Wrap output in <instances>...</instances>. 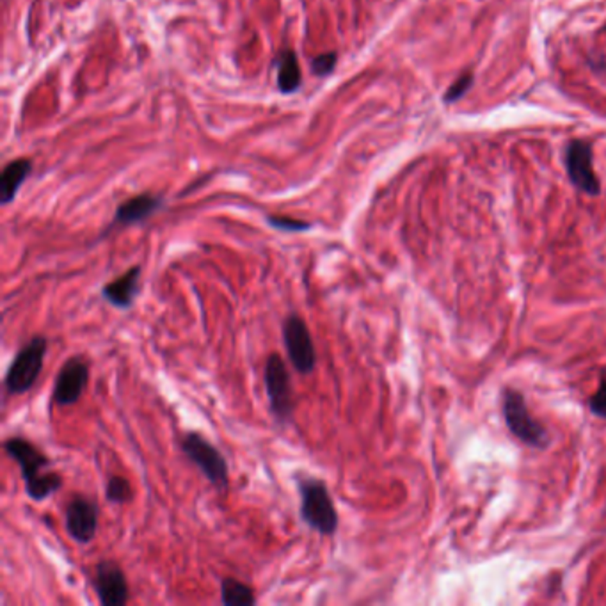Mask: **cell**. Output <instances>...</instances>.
Here are the masks:
<instances>
[{
  "label": "cell",
  "instance_id": "cell-2",
  "mask_svg": "<svg viewBox=\"0 0 606 606\" xmlns=\"http://www.w3.org/2000/svg\"><path fill=\"white\" fill-rule=\"evenodd\" d=\"M47 353L49 340L43 335L33 337L17 353L4 377V388L8 395H24L35 388L42 376Z\"/></svg>",
  "mask_w": 606,
  "mask_h": 606
},
{
  "label": "cell",
  "instance_id": "cell-6",
  "mask_svg": "<svg viewBox=\"0 0 606 606\" xmlns=\"http://www.w3.org/2000/svg\"><path fill=\"white\" fill-rule=\"evenodd\" d=\"M263 381L268 397L270 415L277 423H288L295 411V397L288 369L279 354H270L267 358Z\"/></svg>",
  "mask_w": 606,
  "mask_h": 606
},
{
  "label": "cell",
  "instance_id": "cell-12",
  "mask_svg": "<svg viewBox=\"0 0 606 606\" xmlns=\"http://www.w3.org/2000/svg\"><path fill=\"white\" fill-rule=\"evenodd\" d=\"M141 293V267L134 265L102 288V297L118 310H130Z\"/></svg>",
  "mask_w": 606,
  "mask_h": 606
},
{
  "label": "cell",
  "instance_id": "cell-4",
  "mask_svg": "<svg viewBox=\"0 0 606 606\" xmlns=\"http://www.w3.org/2000/svg\"><path fill=\"white\" fill-rule=\"evenodd\" d=\"M180 447H182L183 455L205 475V478L214 487H217L219 491L228 489L229 486L228 461L215 445H212L201 432L189 431L183 434Z\"/></svg>",
  "mask_w": 606,
  "mask_h": 606
},
{
  "label": "cell",
  "instance_id": "cell-10",
  "mask_svg": "<svg viewBox=\"0 0 606 606\" xmlns=\"http://www.w3.org/2000/svg\"><path fill=\"white\" fill-rule=\"evenodd\" d=\"M98 516L100 509L95 500L75 494L66 507V532L79 544H89L98 532Z\"/></svg>",
  "mask_w": 606,
  "mask_h": 606
},
{
  "label": "cell",
  "instance_id": "cell-5",
  "mask_svg": "<svg viewBox=\"0 0 606 606\" xmlns=\"http://www.w3.org/2000/svg\"><path fill=\"white\" fill-rule=\"evenodd\" d=\"M283 344L290 365L300 376L314 374L317 367V349L307 321L299 314H290L281 326Z\"/></svg>",
  "mask_w": 606,
  "mask_h": 606
},
{
  "label": "cell",
  "instance_id": "cell-19",
  "mask_svg": "<svg viewBox=\"0 0 606 606\" xmlns=\"http://www.w3.org/2000/svg\"><path fill=\"white\" fill-rule=\"evenodd\" d=\"M588 411L594 416L606 420V369L601 372L595 393L588 399Z\"/></svg>",
  "mask_w": 606,
  "mask_h": 606
},
{
  "label": "cell",
  "instance_id": "cell-18",
  "mask_svg": "<svg viewBox=\"0 0 606 606\" xmlns=\"http://www.w3.org/2000/svg\"><path fill=\"white\" fill-rule=\"evenodd\" d=\"M267 222L274 229L286 231V233H302V231L312 229V222L293 219V217H286V215H268Z\"/></svg>",
  "mask_w": 606,
  "mask_h": 606
},
{
  "label": "cell",
  "instance_id": "cell-11",
  "mask_svg": "<svg viewBox=\"0 0 606 606\" xmlns=\"http://www.w3.org/2000/svg\"><path fill=\"white\" fill-rule=\"evenodd\" d=\"M93 585L104 606H125L128 602V581L114 560H100L95 567Z\"/></svg>",
  "mask_w": 606,
  "mask_h": 606
},
{
  "label": "cell",
  "instance_id": "cell-13",
  "mask_svg": "<svg viewBox=\"0 0 606 606\" xmlns=\"http://www.w3.org/2000/svg\"><path fill=\"white\" fill-rule=\"evenodd\" d=\"M162 208V198L155 194H139L125 203H121L116 210L113 224L116 226H132L148 221L157 210Z\"/></svg>",
  "mask_w": 606,
  "mask_h": 606
},
{
  "label": "cell",
  "instance_id": "cell-8",
  "mask_svg": "<svg viewBox=\"0 0 606 606\" xmlns=\"http://www.w3.org/2000/svg\"><path fill=\"white\" fill-rule=\"evenodd\" d=\"M4 452L10 459H13L22 473V478L26 482V487L35 486L40 482L49 471H45L50 466V459L29 439L20 436H12L4 441Z\"/></svg>",
  "mask_w": 606,
  "mask_h": 606
},
{
  "label": "cell",
  "instance_id": "cell-7",
  "mask_svg": "<svg viewBox=\"0 0 606 606\" xmlns=\"http://www.w3.org/2000/svg\"><path fill=\"white\" fill-rule=\"evenodd\" d=\"M89 376H91V365L86 358L72 356L70 360H66L61 370L58 372V377L54 383V392H52L54 404H58L59 408L75 406L82 399L88 388Z\"/></svg>",
  "mask_w": 606,
  "mask_h": 606
},
{
  "label": "cell",
  "instance_id": "cell-3",
  "mask_svg": "<svg viewBox=\"0 0 606 606\" xmlns=\"http://www.w3.org/2000/svg\"><path fill=\"white\" fill-rule=\"evenodd\" d=\"M501 408L507 429L523 445L539 450H546L551 445L548 429L530 415L524 395L521 392L514 388H505Z\"/></svg>",
  "mask_w": 606,
  "mask_h": 606
},
{
  "label": "cell",
  "instance_id": "cell-9",
  "mask_svg": "<svg viewBox=\"0 0 606 606\" xmlns=\"http://www.w3.org/2000/svg\"><path fill=\"white\" fill-rule=\"evenodd\" d=\"M565 169L571 183L588 194L597 196L601 192L599 180L594 171L592 146L587 141H572L565 150Z\"/></svg>",
  "mask_w": 606,
  "mask_h": 606
},
{
  "label": "cell",
  "instance_id": "cell-20",
  "mask_svg": "<svg viewBox=\"0 0 606 606\" xmlns=\"http://www.w3.org/2000/svg\"><path fill=\"white\" fill-rule=\"evenodd\" d=\"M337 63H338V54L337 52L321 54V56L312 59V72L317 77H326V75L333 74V70L337 68Z\"/></svg>",
  "mask_w": 606,
  "mask_h": 606
},
{
  "label": "cell",
  "instance_id": "cell-15",
  "mask_svg": "<svg viewBox=\"0 0 606 606\" xmlns=\"http://www.w3.org/2000/svg\"><path fill=\"white\" fill-rule=\"evenodd\" d=\"M302 74L293 50H283L277 56V88L283 95H291L300 88Z\"/></svg>",
  "mask_w": 606,
  "mask_h": 606
},
{
  "label": "cell",
  "instance_id": "cell-16",
  "mask_svg": "<svg viewBox=\"0 0 606 606\" xmlns=\"http://www.w3.org/2000/svg\"><path fill=\"white\" fill-rule=\"evenodd\" d=\"M221 601L226 606H251L256 602V595L247 583L226 576L221 581Z\"/></svg>",
  "mask_w": 606,
  "mask_h": 606
},
{
  "label": "cell",
  "instance_id": "cell-17",
  "mask_svg": "<svg viewBox=\"0 0 606 606\" xmlns=\"http://www.w3.org/2000/svg\"><path fill=\"white\" fill-rule=\"evenodd\" d=\"M134 496V489L128 478L114 475L107 480L105 486V498L113 505H127Z\"/></svg>",
  "mask_w": 606,
  "mask_h": 606
},
{
  "label": "cell",
  "instance_id": "cell-14",
  "mask_svg": "<svg viewBox=\"0 0 606 606\" xmlns=\"http://www.w3.org/2000/svg\"><path fill=\"white\" fill-rule=\"evenodd\" d=\"M31 171H33L31 159L13 160L3 169V176H0V203L10 205L17 198L20 187L29 178Z\"/></svg>",
  "mask_w": 606,
  "mask_h": 606
},
{
  "label": "cell",
  "instance_id": "cell-1",
  "mask_svg": "<svg viewBox=\"0 0 606 606\" xmlns=\"http://www.w3.org/2000/svg\"><path fill=\"white\" fill-rule=\"evenodd\" d=\"M295 486L300 498L302 521L324 537L335 535L340 517L328 484L307 473H295Z\"/></svg>",
  "mask_w": 606,
  "mask_h": 606
},
{
  "label": "cell",
  "instance_id": "cell-21",
  "mask_svg": "<svg viewBox=\"0 0 606 606\" xmlns=\"http://www.w3.org/2000/svg\"><path fill=\"white\" fill-rule=\"evenodd\" d=\"M473 75L471 74H464V75H461L450 88H448V91H447V95H445V102L447 104H454V102H457L459 98H462L468 91H470V88L473 86Z\"/></svg>",
  "mask_w": 606,
  "mask_h": 606
}]
</instances>
